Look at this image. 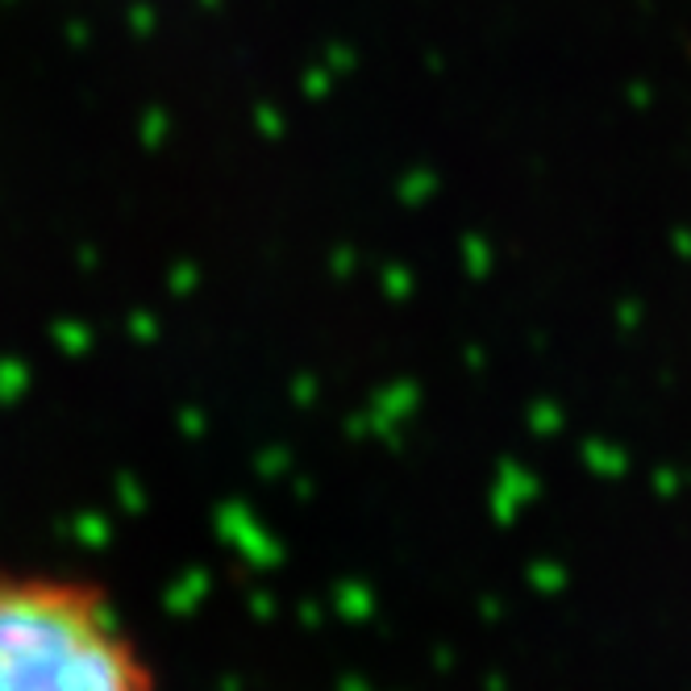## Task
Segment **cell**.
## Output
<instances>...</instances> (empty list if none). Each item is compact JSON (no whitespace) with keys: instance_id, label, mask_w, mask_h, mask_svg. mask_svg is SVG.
Wrapping results in <instances>:
<instances>
[{"instance_id":"cell-1","label":"cell","mask_w":691,"mask_h":691,"mask_svg":"<svg viewBox=\"0 0 691 691\" xmlns=\"http://www.w3.org/2000/svg\"><path fill=\"white\" fill-rule=\"evenodd\" d=\"M0 691H159V674L100 580L0 566Z\"/></svg>"}]
</instances>
